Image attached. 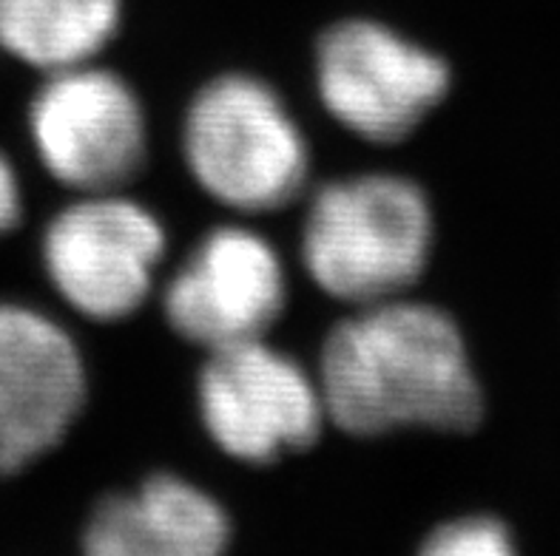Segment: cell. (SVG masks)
I'll return each mask as SVG.
<instances>
[{
    "instance_id": "6da1fadb",
    "label": "cell",
    "mask_w": 560,
    "mask_h": 556,
    "mask_svg": "<svg viewBox=\"0 0 560 556\" xmlns=\"http://www.w3.org/2000/svg\"><path fill=\"white\" fill-rule=\"evenodd\" d=\"M327 417L350 435L421 426L476 429L483 394L462 332L430 304L378 301L341 321L322 350Z\"/></svg>"
},
{
    "instance_id": "7a4b0ae2",
    "label": "cell",
    "mask_w": 560,
    "mask_h": 556,
    "mask_svg": "<svg viewBox=\"0 0 560 556\" xmlns=\"http://www.w3.org/2000/svg\"><path fill=\"white\" fill-rule=\"evenodd\" d=\"M433 213L419 185L390 174L330 182L316 193L302 230V261L327 296L390 301L427 268Z\"/></svg>"
},
{
    "instance_id": "3957f363",
    "label": "cell",
    "mask_w": 560,
    "mask_h": 556,
    "mask_svg": "<svg viewBox=\"0 0 560 556\" xmlns=\"http://www.w3.org/2000/svg\"><path fill=\"white\" fill-rule=\"evenodd\" d=\"M185 163L217 202L245 213L277 211L307 179V142L262 80L228 74L194 97L183 131Z\"/></svg>"
},
{
    "instance_id": "277c9868",
    "label": "cell",
    "mask_w": 560,
    "mask_h": 556,
    "mask_svg": "<svg viewBox=\"0 0 560 556\" xmlns=\"http://www.w3.org/2000/svg\"><path fill=\"white\" fill-rule=\"evenodd\" d=\"M37 159L60 185L112 193L145 165V114L131 85L106 69L51 71L28 106Z\"/></svg>"
},
{
    "instance_id": "5b68a950",
    "label": "cell",
    "mask_w": 560,
    "mask_h": 556,
    "mask_svg": "<svg viewBox=\"0 0 560 556\" xmlns=\"http://www.w3.org/2000/svg\"><path fill=\"white\" fill-rule=\"evenodd\" d=\"M165 253L160 218L108 193L69 204L43 233V268L80 316L117 321L142 307Z\"/></svg>"
},
{
    "instance_id": "8992f818",
    "label": "cell",
    "mask_w": 560,
    "mask_h": 556,
    "mask_svg": "<svg viewBox=\"0 0 560 556\" xmlns=\"http://www.w3.org/2000/svg\"><path fill=\"white\" fill-rule=\"evenodd\" d=\"M199 412L213 443L245 463L307 449L327 417L319 380L265 339L213 350L199 375Z\"/></svg>"
},
{
    "instance_id": "52a82bcc",
    "label": "cell",
    "mask_w": 560,
    "mask_h": 556,
    "mask_svg": "<svg viewBox=\"0 0 560 556\" xmlns=\"http://www.w3.org/2000/svg\"><path fill=\"white\" fill-rule=\"evenodd\" d=\"M316 83L327 111L353 134L398 142L447 94L450 71L382 23L348 21L319 40Z\"/></svg>"
},
{
    "instance_id": "ba28073f",
    "label": "cell",
    "mask_w": 560,
    "mask_h": 556,
    "mask_svg": "<svg viewBox=\"0 0 560 556\" xmlns=\"http://www.w3.org/2000/svg\"><path fill=\"white\" fill-rule=\"evenodd\" d=\"M85 398V369L49 316L0 301V477L55 449Z\"/></svg>"
},
{
    "instance_id": "9c48e42d",
    "label": "cell",
    "mask_w": 560,
    "mask_h": 556,
    "mask_svg": "<svg viewBox=\"0 0 560 556\" xmlns=\"http://www.w3.org/2000/svg\"><path fill=\"white\" fill-rule=\"evenodd\" d=\"M282 259L245 227H217L165 289L168 324L208 353L265 339L284 310Z\"/></svg>"
},
{
    "instance_id": "30bf717a",
    "label": "cell",
    "mask_w": 560,
    "mask_h": 556,
    "mask_svg": "<svg viewBox=\"0 0 560 556\" xmlns=\"http://www.w3.org/2000/svg\"><path fill=\"white\" fill-rule=\"evenodd\" d=\"M231 525L220 502L179 477L160 474L135 494L100 502L85 525L92 556H213L228 545Z\"/></svg>"
},
{
    "instance_id": "8fae6325",
    "label": "cell",
    "mask_w": 560,
    "mask_h": 556,
    "mask_svg": "<svg viewBox=\"0 0 560 556\" xmlns=\"http://www.w3.org/2000/svg\"><path fill=\"white\" fill-rule=\"evenodd\" d=\"M120 26V0H0V49L37 71L85 66Z\"/></svg>"
},
{
    "instance_id": "7c38bea8",
    "label": "cell",
    "mask_w": 560,
    "mask_h": 556,
    "mask_svg": "<svg viewBox=\"0 0 560 556\" xmlns=\"http://www.w3.org/2000/svg\"><path fill=\"white\" fill-rule=\"evenodd\" d=\"M421 551L433 556H506L512 554V540L498 520L469 517L433 531Z\"/></svg>"
},
{
    "instance_id": "4fadbf2b",
    "label": "cell",
    "mask_w": 560,
    "mask_h": 556,
    "mask_svg": "<svg viewBox=\"0 0 560 556\" xmlns=\"http://www.w3.org/2000/svg\"><path fill=\"white\" fill-rule=\"evenodd\" d=\"M23 216V193L21 179L14 174L12 163L0 154V239L18 227Z\"/></svg>"
}]
</instances>
